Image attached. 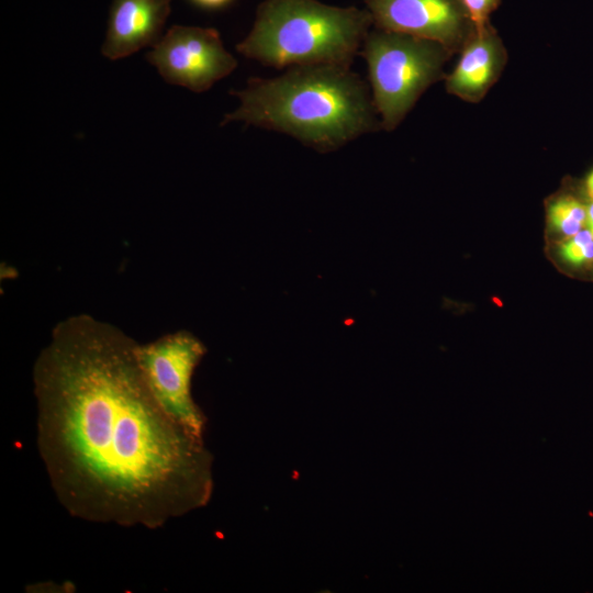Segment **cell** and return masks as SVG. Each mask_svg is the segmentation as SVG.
<instances>
[{
  "instance_id": "1",
  "label": "cell",
  "mask_w": 593,
  "mask_h": 593,
  "mask_svg": "<svg viewBox=\"0 0 593 593\" xmlns=\"http://www.w3.org/2000/svg\"><path fill=\"white\" fill-rule=\"evenodd\" d=\"M137 345L88 314L57 323L32 371L36 444L71 516L156 529L209 503L213 458L155 400Z\"/></svg>"
},
{
  "instance_id": "2",
  "label": "cell",
  "mask_w": 593,
  "mask_h": 593,
  "mask_svg": "<svg viewBox=\"0 0 593 593\" xmlns=\"http://www.w3.org/2000/svg\"><path fill=\"white\" fill-rule=\"evenodd\" d=\"M231 93L239 105L221 125L240 121L287 134L320 153L382 128L370 87L350 67L293 66L275 78H249L243 90Z\"/></svg>"
},
{
  "instance_id": "3",
  "label": "cell",
  "mask_w": 593,
  "mask_h": 593,
  "mask_svg": "<svg viewBox=\"0 0 593 593\" xmlns=\"http://www.w3.org/2000/svg\"><path fill=\"white\" fill-rule=\"evenodd\" d=\"M371 26L367 9L317 0H264L236 51L278 69L312 64L350 67Z\"/></svg>"
},
{
  "instance_id": "4",
  "label": "cell",
  "mask_w": 593,
  "mask_h": 593,
  "mask_svg": "<svg viewBox=\"0 0 593 593\" xmlns=\"http://www.w3.org/2000/svg\"><path fill=\"white\" fill-rule=\"evenodd\" d=\"M359 55L381 127L393 131L425 90L446 77L444 65L452 54L437 42L374 27Z\"/></svg>"
},
{
  "instance_id": "5",
  "label": "cell",
  "mask_w": 593,
  "mask_h": 593,
  "mask_svg": "<svg viewBox=\"0 0 593 593\" xmlns=\"http://www.w3.org/2000/svg\"><path fill=\"white\" fill-rule=\"evenodd\" d=\"M205 353L203 343L188 331L168 333L136 348L143 377L155 400L170 417L201 437L206 417L192 398L191 381Z\"/></svg>"
},
{
  "instance_id": "6",
  "label": "cell",
  "mask_w": 593,
  "mask_h": 593,
  "mask_svg": "<svg viewBox=\"0 0 593 593\" xmlns=\"http://www.w3.org/2000/svg\"><path fill=\"white\" fill-rule=\"evenodd\" d=\"M146 59L171 85L204 92L237 66L220 33L211 27L175 25L157 42Z\"/></svg>"
},
{
  "instance_id": "7",
  "label": "cell",
  "mask_w": 593,
  "mask_h": 593,
  "mask_svg": "<svg viewBox=\"0 0 593 593\" xmlns=\"http://www.w3.org/2000/svg\"><path fill=\"white\" fill-rule=\"evenodd\" d=\"M376 29L403 33L441 44L460 53L472 34L461 0H365Z\"/></svg>"
},
{
  "instance_id": "8",
  "label": "cell",
  "mask_w": 593,
  "mask_h": 593,
  "mask_svg": "<svg viewBox=\"0 0 593 593\" xmlns=\"http://www.w3.org/2000/svg\"><path fill=\"white\" fill-rule=\"evenodd\" d=\"M506 61V48L491 23L474 27L456 67L445 77V88L463 101L480 102L500 78Z\"/></svg>"
},
{
  "instance_id": "9",
  "label": "cell",
  "mask_w": 593,
  "mask_h": 593,
  "mask_svg": "<svg viewBox=\"0 0 593 593\" xmlns=\"http://www.w3.org/2000/svg\"><path fill=\"white\" fill-rule=\"evenodd\" d=\"M171 0H112L101 52L109 59L127 57L155 46L170 13Z\"/></svg>"
},
{
  "instance_id": "10",
  "label": "cell",
  "mask_w": 593,
  "mask_h": 593,
  "mask_svg": "<svg viewBox=\"0 0 593 593\" xmlns=\"http://www.w3.org/2000/svg\"><path fill=\"white\" fill-rule=\"evenodd\" d=\"M548 219L556 231L571 237L586 225V206L573 197L562 195L549 204Z\"/></svg>"
},
{
  "instance_id": "11",
  "label": "cell",
  "mask_w": 593,
  "mask_h": 593,
  "mask_svg": "<svg viewBox=\"0 0 593 593\" xmlns=\"http://www.w3.org/2000/svg\"><path fill=\"white\" fill-rule=\"evenodd\" d=\"M562 258L571 265L580 266L593 261V236L583 228L569 237L560 248Z\"/></svg>"
},
{
  "instance_id": "12",
  "label": "cell",
  "mask_w": 593,
  "mask_h": 593,
  "mask_svg": "<svg viewBox=\"0 0 593 593\" xmlns=\"http://www.w3.org/2000/svg\"><path fill=\"white\" fill-rule=\"evenodd\" d=\"M475 29L490 23V15L499 8L501 0H461Z\"/></svg>"
},
{
  "instance_id": "13",
  "label": "cell",
  "mask_w": 593,
  "mask_h": 593,
  "mask_svg": "<svg viewBox=\"0 0 593 593\" xmlns=\"http://www.w3.org/2000/svg\"><path fill=\"white\" fill-rule=\"evenodd\" d=\"M192 1L205 8H219L226 4L230 0H192Z\"/></svg>"
},
{
  "instance_id": "14",
  "label": "cell",
  "mask_w": 593,
  "mask_h": 593,
  "mask_svg": "<svg viewBox=\"0 0 593 593\" xmlns=\"http://www.w3.org/2000/svg\"><path fill=\"white\" fill-rule=\"evenodd\" d=\"M586 228L593 236V202L586 206Z\"/></svg>"
},
{
  "instance_id": "15",
  "label": "cell",
  "mask_w": 593,
  "mask_h": 593,
  "mask_svg": "<svg viewBox=\"0 0 593 593\" xmlns=\"http://www.w3.org/2000/svg\"><path fill=\"white\" fill-rule=\"evenodd\" d=\"M586 190H588L589 195L593 200V171L589 175L586 179Z\"/></svg>"
}]
</instances>
